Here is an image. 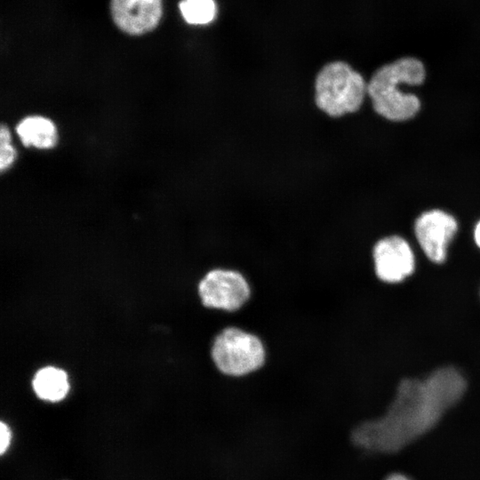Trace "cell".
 <instances>
[{"instance_id": "obj_1", "label": "cell", "mask_w": 480, "mask_h": 480, "mask_svg": "<svg viewBox=\"0 0 480 480\" xmlns=\"http://www.w3.org/2000/svg\"><path fill=\"white\" fill-rule=\"evenodd\" d=\"M467 383L453 367L424 380L404 379L386 414L357 426L353 443L364 450L395 452L431 429L462 396Z\"/></svg>"}, {"instance_id": "obj_2", "label": "cell", "mask_w": 480, "mask_h": 480, "mask_svg": "<svg viewBox=\"0 0 480 480\" xmlns=\"http://www.w3.org/2000/svg\"><path fill=\"white\" fill-rule=\"evenodd\" d=\"M425 79L420 60L404 57L378 68L367 83V95L380 116L395 122L413 117L420 108L419 98L401 91L402 84L420 85Z\"/></svg>"}, {"instance_id": "obj_3", "label": "cell", "mask_w": 480, "mask_h": 480, "mask_svg": "<svg viewBox=\"0 0 480 480\" xmlns=\"http://www.w3.org/2000/svg\"><path fill=\"white\" fill-rule=\"evenodd\" d=\"M312 91L316 108L326 117L338 119L361 108L367 95V82L348 62L332 60L315 75Z\"/></svg>"}, {"instance_id": "obj_4", "label": "cell", "mask_w": 480, "mask_h": 480, "mask_svg": "<svg viewBox=\"0 0 480 480\" xmlns=\"http://www.w3.org/2000/svg\"><path fill=\"white\" fill-rule=\"evenodd\" d=\"M266 355L260 337L236 326L222 329L211 348L214 365L229 377H243L257 372L264 365Z\"/></svg>"}, {"instance_id": "obj_5", "label": "cell", "mask_w": 480, "mask_h": 480, "mask_svg": "<svg viewBox=\"0 0 480 480\" xmlns=\"http://www.w3.org/2000/svg\"><path fill=\"white\" fill-rule=\"evenodd\" d=\"M198 295L205 308L233 312L250 299L251 286L246 277L232 268L209 270L198 284Z\"/></svg>"}, {"instance_id": "obj_6", "label": "cell", "mask_w": 480, "mask_h": 480, "mask_svg": "<svg viewBox=\"0 0 480 480\" xmlns=\"http://www.w3.org/2000/svg\"><path fill=\"white\" fill-rule=\"evenodd\" d=\"M458 229L456 220L441 210L420 214L414 224L416 238L427 257L435 263L445 260L447 246Z\"/></svg>"}, {"instance_id": "obj_7", "label": "cell", "mask_w": 480, "mask_h": 480, "mask_svg": "<svg viewBox=\"0 0 480 480\" xmlns=\"http://www.w3.org/2000/svg\"><path fill=\"white\" fill-rule=\"evenodd\" d=\"M376 276L383 282L398 283L413 273L415 260L403 237L390 236L379 240L372 250Z\"/></svg>"}, {"instance_id": "obj_8", "label": "cell", "mask_w": 480, "mask_h": 480, "mask_svg": "<svg viewBox=\"0 0 480 480\" xmlns=\"http://www.w3.org/2000/svg\"><path fill=\"white\" fill-rule=\"evenodd\" d=\"M110 12L116 27L131 36L155 29L162 17V0H110Z\"/></svg>"}, {"instance_id": "obj_9", "label": "cell", "mask_w": 480, "mask_h": 480, "mask_svg": "<svg viewBox=\"0 0 480 480\" xmlns=\"http://www.w3.org/2000/svg\"><path fill=\"white\" fill-rule=\"evenodd\" d=\"M15 133L24 147L43 151L52 149L59 140L56 124L38 114L22 117L15 126Z\"/></svg>"}, {"instance_id": "obj_10", "label": "cell", "mask_w": 480, "mask_h": 480, "mask_svg": "<svg viewBox=\"0 0 480 480\" xmlns=\"http://www.w3.org/2000/svg\"><path fill=\"white\" fill-rule=\"evenodd\" d=\"M32 386L39 398L50 402L62 400L69 389L67 373L52 366L37 371L32 380Z\"/></svg>"}, {"instance_id": "obj_11", "label": "cell", "mask_w": 480, "mask_h": 480, "mask_svg": "<svg viewBox=\"0 0 480 480\" xmlns=\"http://www.w3.org/2000/svg\"><path fill=\"white\" fill-rule=\"evenodd\" d=\"M179 8L184 20L191 25L211 23L217 13L214 0H181Z\"/></svg>"}, {"instance_id": "obj_12", "label": "cell", "mask_w": 480, "mask_h": 480, "mask_svg": "<svg viewBox=\"0 0 480 480\" xmlns=\"http://www.w3.org/2000/svg\"><path fill=\"white\" fill-rule=\"evenodd\" d=\"M17 150L12 143V132L7 125L0 128V172H8L17 160Z\"/></svg>"}, {"instance_id": "obj_13", "label": "cell", "mask_w": 480, "mask_h": 480, "mask_svg": "<svg viewBox=\"0 0 480 480\" xmlns=\"http://www.w3.org/2000/svg\"><path fill=\"white\" fill-rule=\"evenodd\" d=\"M0 435H1V444H0V452L1 454H4L7 448L9 447L11 438H12V433L11 429L4 422H1L0 424Z\"/></svg>"}, {"instance_id": "obj_14", "label": "cell", "mask_w": 480, "mask_h": 480, "mask_svg": "<svg viewBox=\"0 0 480 480\" xmlns=\"http://www.w3.org/2000/svg\"><path fill=\"white\" fill-rule=\"evenodd\" d=\"M474 238L476 241V244L480 247V220L476 225L475 230H474Z\"/></svg>"}, {"instance_id": "obj_15", "label": "cell", "mask_w": 480, "mask_h": 480, "mask_svg": "<svg viewBox=\"0 0 480 480\" xmlns=\"http://www.w3.org/2000/svg\"><path fill=\"white\" fill-rule=\"evenodd\" d=\"M386 480H410L401 474H392Z\"/></svg>"}]
</instances>
